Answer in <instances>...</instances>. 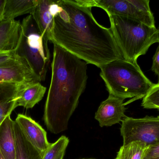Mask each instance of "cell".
Here are the masks:
<instances>
[{
	"label": "cell",
	"instance_id": "6da1fadb",
	"mask_svg": "<svg viewBox=\"0 0 159 159\" xmlns=\"http://www.w3.org/2000/svg\"><path fill=\"white\" fill-rule=\"evenodd\" d=\"M52 42L87 63L100 68L124 59L110 29L100 25L84 0H59Z\"/></svg>",
	"mask_w": 159,
	"mask_h": 159
},
{
	"label": "cell",
	"instance_id": "7a4b0ae2",
	"mask_svg": "<svg viewBox=\"0 0 159 159\" xmlns=\"http://www.w3.org/2000/svg\"><path fill=\"white\" fill-rule=\"evenodd\" d=\"M88 63L54 44L52 77L43 120L48 130L58 134L68 129L88 80Z\"/></svg>",
	"mask_w": 159,
	"mask_h": 159
},
{
	"label": "cell",
	"instance_id": "3957f363",
	"mask_svg": "<svg viewBox=\"0 0 159 159\" xmlns=\"http://www.w3.org/2000/svg\"><path fill=\"white\" fill-rule=\"evenodd\" d=\"M100 76L109 95L125 100L126 105L143 99L155 86L142 72L137 63L124 59L116 60L100 67Z\"/></svg>",
	"mask_w": 159,
	"mask_h": 159
},
{
	"label": "cell",
	"instance_id": "277c9868",
	"mask_svg": "<svg viewBox=\"0 0 159 159\" xmlns=\"http://www.w3.org/2000/svg\"><path fill=\"white\" fill-rule=\"evenodd\" d=\"M110 28L124 59L137 63L150 47L159 43V30L126 17L108 16Z\"/></svg>",
	"mask_w": 159,
	"mask_h": 159
},
{
	"label": "cell",
	"instance_id": "5b68a950",
	"mask_svg": "<svg viewBox=\"0 0 159 159\" xmlns=\"http://www.w3.org/2000/svg\"><path fill=\"white\" fill-rule=\"evenodd\" d=\"M48 41L40 32L31 15L23 19L16 53L26 60L40 82L45 79L50 61Z\"/></svg>",
	"mask_w": 159,
	"mask_h": 159
},
{
	"label": "cell",
	"instance_id": "8992f818",
	"mask_svg": "<svg viewBox=\"0 0 159 159\" xmlns=\"http://www.w3.org/2000/svg\"><path fill=\"white\" fill-rule=\"evenodd\" d=\"M92 5L102 8L108 16L126 17L156 27L149 0H92Z\"/></svg>",
	"mask_w": 159,
	"mask_h": 159
},
{
	"label": "cell",
	"instance_id": "52a82bcc",
	"mask_svg": "<svg viewBox=\"0 0 159 159\" xmlns=\"http://www.w3.org/2000/svg\"><path fill=\"white\" fill-rule=\"evenodd\" d=\"M123 145L140 141L148 147L159 143V116L135 119L126 117L120 129Z\"/></svg>",
	"mask_w": 159,
	"mask_h": 159
},
{
	"label": "cell",
	"instance_id": "ba28073f",
	"mask_svg": "<svg viewBox=\"0 0 159 159\" xmlns=\"http://www.w3.org/2000/svg\"><path fill=\"white\" fill-rule=\"evenodd\" d=\"M60 9L59 0H38L31 15L43 36L52 41L54 17Z\"/></svg>",
	"mask_w": 159,
	"mask_h": 159
},
{
	"label": "cell",
	"instance_id": "9c48e42d",
	"mask_svg": "<svg viewBox=\"0 0 159 159\" xmlns=\"http://www.w3.org/2000/svg\"><path fill=\"white\" fill-rule=\"evenodd\" d=\"M124 100L109 95L105 101L101 103L95 113L94 118L101 127H110L122 121L125 115Z\"/></svg>",
	"mask_w": 159,
	"mask_h": 159
},
{
	"label": "cell",
	"instance_id": "30bf717a",
	"mask_svg": "<svg viewBox=\"0 0 159 159\" xmlns=\"http://www.w3.org/2000/svg\"><path fill=\"white\" fill-rule=\"evenodd\" d=\"M38 82L40 81L24 58L14 63L0 66V82L25 86Z\"/></svg>",
	"mask_w": 159,
	"mask_h": 159
},
{
	"label": "cell",
	"instance_id": "8fae6325",
	"mask_svg": "<svg viewBox=\"0 0 159 159\" xmlns=\"http://www.w3.org/2000/svg\"><path fill=\"white\" fill-rule=\"evenodd\" d=\"M15 121L27 140L38 150L45 154L51 143L48 141L47 133L40 124L31 118L18 114Z\"/></svg>",
	"mask_w": 159,
	"mask_h": 159
},
{
	"label": "cell",
	"instance_id": "7c38bea8",
	"mask_svg": "<svg viewBox=\"0 0 159 159\" xmlns=\"http://www.w3.org/2000/svg\"><path fill=\"white\" fill-rule=\"evenodd\" d=\"M26 86L16 83L0 82V125L17 107V101L19 93Z\"/></svg>",
	"mask_w": 159,
	"mask_h": 159
},
{
	"label": "cell",
	"instance_id": "4fadbf2b",
	"mask_svg": "<svg viewBox=\"0 0 159 159\" xmlns=\"http://www.w3.org/2000/svg\"><path fill=\"white\" fill-rule=\"evenodd\" d=\"M13 120L8 116L0 125V151L5 159H15L16 139Z\"/></svg>",
	"mask_w": 159,
	"mask_h": 159
},
{
	"label": "cell",
	"instance_id": "5bb4252c",
	"mask_svg": "<svg viewBox=\"0 0 159 159\" xmlns=\"http://www.w3.org/2000/svg\"><path fill=\"white\" fill-rule=\"evenodd\" d=\"M20 30V21L8 20L0 22V52L16 48L19 39Z\"/></svg>",
	"mask_w": 159,
	"mask_h": 159
},
{
	"label": "cell",
	"instance_id": "9a60e30c",
	"mask_svg": "<svg viewBox=\"0 0 159 159\" xmlns=\"http://www.w3.org/2000/svg\"><path fill=\"white\" fill-rule=\"evenodd\" d=\"M14 131L16 139L15 159H43L44 154L27 140L15 120Z\"/></svg>",
	"mask_w": 159,
	"mask_h": 159
},
{
	"label": "cell",
	"instance_id": "2e32d148",
	"mask_svg": "<svg viewBox=\"0 0 159 159\" xmlns=\"http://www.w3.org/2000/svg\"><path fill=\"white\" fill-rule=\"evenodd\" d=\"M46 90L40 82L27 85L19 93L17 105L27 109L32 108L43 99Z\"/></svg>",
	"mask_w": 159,
	"mask_h": 159
},
{
	"label": "cell",
	"instance_id": "e0dca14e",
	"mask_svg": "<svg viewBox=\"0 0 159 159\" xmlns=\"http://www.w3.org/2000/svg\"><path fill=\"white\" fill-rule=\"evenodd\" d=\"M38 0H5L3 20H15V18L32 13Z\"/></svg>",
	"mask_w": 159,
	"mask_h": 159
},
{
	"label": "cell",
	"instance_id": "ac0fdd59",
	"mask_svg": "<svg viewBox=\"0 0 159 159\" xmlns=\"http://www.w3.org/2000/svg\"><path fill=\"white\" fill-rule=\"evenodd\" d=\"M149 147L140 141L123 145L115 159H143Z\"/></svg>",
	"mask_w": 159,
	"mask_h": 159
},
{
	"label": "cell",
	"instance_id": "d6986e66",
	"mask_svg": "<svg viewBox=\"0 0 159 159\" xmlns=\"http://www.w3.org/2000/svg\"><path fill=\"white\" fill-rule=\"evenodd\" d=\"M69 142V138L62 135L55 143H51L43 159H63Z\"/></svg>",
	"mask_w": 159,
	"mask_h": 159
},
{
	"label": "cell",
	"instance_id": "ffe728a7",
	"mask_svg": "<svg viewBox=\"0 0 159 159\" xmlns=\"http://www.w3.org/2000/svg\"><path fill=\"white\" fill-rule=\"evenodd\" d=\"M142 106L145 109H159V83L155 84L143 99Z\"/></svg>",
	"mask_w": 159,
	"mask_h": 159
},
{
	"label": "cell",
	"instance_id": "44dd1931",
	"mask_svg": "<svg viewBox=\"0 0 159 159\" xmlns=\"http://www.w3.org/2000/svg\"><path fill=\"white\" fill-rule=\"evenodd\" d=\"M22 58L16 53V49L13 50L0 52V66L7 65L20 60Z\"/></svg>",
	"mask_w": 159,
	"mask_h": 159
},
{
	"label": "cell",
	"instance_id": "7402d4cb",
	"mask_svg": "<svg viewBox=\"0 0 159 159\" xmlns=\"http://www.w3.org/2000/svg\"><path fill=\"white\" fill-rule=\"evenodd\" d=\"M143 159H159V143L150 147Z\"/></svg>",
	"mask_w": 159,
	"mask_h": 159
},
{
	"label": "cell",
	"instance_id": "603a6c76",
	"mask_svg": "<svg viewBox=\"0 0 159 159\" xmlns=\"http://www.w3.org/2000/svg\"><path fill=\"white\" fill-rule=\"evenodd\" d=\"M152 70L158 76L159 80V43L157 51L153 57Z\"/></svg>",
	"mask_w": 159,
	"mask_h": 159
},
{
	"label": "cell",
	"instance_id": "cb8c5ba5",
	"mask_svg": "<svg viewBox=\"0 0 159 159\" xmlns=\"http://www.w3.org/2000/svg\"><path fill=\"white\" fill-rule=\"evenodd\" d=\"M5 0H0V22L3 20L4 7Z\"/></svg>",
	"mask_w": 159,
	"mask_h": 159
},
{
	"label": "cell",
	"instance_id": "d4e9b609",
	"mask_svg": "<svg viewBox=\"0 0 159 159\" xmlns=\"http://www.w3.org/2000/svg\"><path fill=\"white\" fill-rule=\"evenodd\" d=\"M0 159H5L4 157H3L2 155L1 151H0Z\"/></svg>",
	"mask_w": 159,
	"mask_h": 159
},
{
	"label": "cell",
	"instance_id": "484cf974",
	"mask_svg": "<svg viewBox=\"0 0 159 159\" xmlns=\"http://www.w3.org/2000/svg\"></svg>",
	"mask_w": 159,
	"mask_h": 159
},
{
	"label": "cell",
	"instance_id": "4316f807",
	"mask_svg": "<svg viewBox=\"0 0 159 159\" xmlns=\"http://www.w3.org/2000/svg\"><path fill=\"white\" fill-rule=\"evenodd\" d=\"M158 111H159V109H158Z\"/></svg>",
	"mask_w": 159,
	"mask_h": 159
},
{
	"label": "cell",
	"instance_id": "83f0119b",
	"mask_svg": "<svg viewBox=\"0 0 159 159\" xmlns=\"http://www.w3.org/2000/svg\"></svg>",
	"mask_w": 159,
	"mask_h": 159
}]
</instances>
